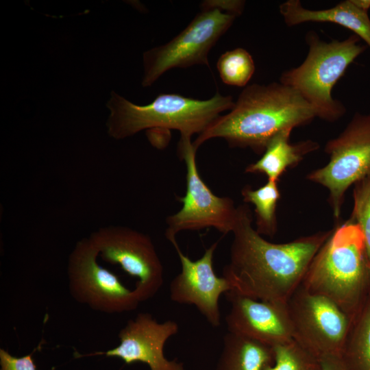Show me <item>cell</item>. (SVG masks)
Listing matches in <instances>:
<instances>
[{
    "label": "cell",
    "mask_w": 370,
    "mask_h": 370,
    "mask_svg": "<svg viewBox=\"0 0 370 370\" xmlns=\"http://www.w3.org/2000/svg\"><path fill=\"white\" fill-rule=\"evenodd\" d=\"M252 221L249 208L238 206L230 262L223 268V276L230 282L232 292L286 304L332 230L273 243L262 237L253 227Z\"/></svg>",
    "instance_id": "cell-1"
},
{
    "label": "cell",
    "mask_w": 370,
    "mask_h": 370,
    "mask_svg": "<svg viewBox=\"0 0 370 370\" xmlns=\"http://www.w3.org/2000/svg\"><path fill=\"white\" fill-rule=\"evenodd\" d=\"M316 115L310 106L292 88L281 82L247 85L233 108L199 134L193 146L222 138L229 146L249 147L262 153L270 140L285 130L310 123Z\"/></svg>",
    "instance_id": "cell-2"
},
{
    "label": "cell",
    "mask_w": 370,
    "mask_h": 370,
    "mask_svg": "<svg viewBox=\"0 0 370 370\" xmlns=\"http://www.w3.org/2000/svg\"><path fill=\"white\" fill-rule=\"evenodd\" d=\"M301 285L331 300L353 321L370 296V258L357 223L349 219L332 230Z\"/></svg>",
    "instance_id": "cell-3"
},
{
    "label": "cell",
    "mask_w": 370,
    "mask_h": 370,
    "mask_svg": "<svg viewBox=\"0 0 370 370\" xmlns=\"http://www.w3.org/2000/svg\"><path fill=\"white\" fill-rule=\"evenodd\" d=\"M234 105L231 95L219 92L204 100L162 93L150 103L139 106L112 91L107 103L110 112L106 123L108 133L115 139H123L144 130H175L181 137L191 138L205 131Z\"/></svg>",
    "instance_id": "cell-4"
},
{
    "label": "cell",
    "mask_w": 370,
    "mask_h": 370,
    "mask_svg": "<svg viewBox=\"0 0 370 370\" xmlns=\"http://www.w3.org/2000/svg\"><path fill=\"white\" fill-rule=\"evenodd\" d=\"M353 34L343 40H322L314 31L306 35L308 52L298 66L284 71L280 82L295 91L310 106L316 117L329 122L341 119L345 106L332 90L348 66L366 49Z\"/></svg>",
    "instance_id": "cell-5"
},
{
    "label": "cell",
    "mask_w": 370,
    "mask_h": 370,
    "mask_svg": "<svg viewBox=\"0 0 370 370\" xmlns=\"http://www.w3.org/2000/svg\"><path fill=\"white\" fill-rule=\"evenodd\" d=\"M190 23L166 43L143 53V87L152 86L166 72L194 65L210 68L208 53L236 16L217 8H201Z\"/></svg>",
    "instance_id": "cell-6"
},
{
    "label": "cell",
    "mask_w": 370,
    "mask_h": 370,
    "mask_svg": "<svg viewBox=\"0 0 370 370\" xmlns=\"http://www.w3.org/2000/svg\"><path fill=\"white\" fill-rule=\"evenodd\" d=\"M325 152L328 164L306 178L328 189L333 215L339 219L346 191L370 172V114L356 112L344 130L327 142Z\"/></svg>",
    "instance_id": "cell-7"
},
{
    "label": "cell",
    "mask_w": 370,
    "mask_h": 370,
    "mask_svg": "<svg viewBox=\"0 0 370 370\" xmlns=\"http://www.w3.org/2000/svg\"><path fill=\"white\" fill-rule=\"evenodd\" d=\"M191 138L180 137L178 148L186 166V192L180 201L182 208L166 218L165 235L173 245L176 234L184 230L214 227L226 234L232 232L238 218V207L227 197L215 195L200 177L196 151Z\"/></svg>",
    "instance_id": "cell-8"
},
{
    "label": "cell",
    "mask_w": 370,
    "mask_h": 370,
    "mask_svg": "<svg viewBox=\"0 0 370 370\" xmlns=\"http://www.w3.org/2000/svg\"><path fill=\"white\" fill-rule=\"evenodd\" d=\"M99 251L90 238L79 240L71 252L67 265L72 297L90 308L105 313L135 310L140 302L134 289L125 287L112 272L101 267Z\"/></svg>",
    "instance_id": "cell-9"
},
{
    "label": "cell",
    "mask_w": 370,
    "mask_h": 370,
    "mask_svg": "<svg viewBox=\"0 0 370 370\" xmlns=\"http://www.w3.org/2000/svg\"><path fill=\"white\" fill-rule=\"evenodd\" d=\"M286 304L298 343L319 359L341 356L352 321L336 304L301 285Z\"/></svg>",
    "instance_id": "cell-10"
},
{
    "label": "cell",
    "mask_w": 370,
    "mask_h": 370,
    "mask_svg": "<svg viewBox=\"0 0 370 370\" xmlns=\"http://www.w3.org/2000/svg\"><path fill=\"white\" fill-rule=\"evenodd\" d=\"M89 238L103 260L120 265L129 275L138 279L134 290L140 302L154 296L163 285V267L147 234L130 227L112 225L99 228Z\"/></svg>",
    "instance_id": "cell-11"
},
{
    "label": "cell",
    "mask_w": 370,
    "mask_h": 370,
    "mask_svg": "<svg viewBox=\"0 0 370 370\" xmlns=\"http://www.w3.org/2000/svg\"><path fill=\"white\" fill-rule=\"evenodd\" d=\"M180 258L182 270L170 284V297L179 304L195 306L213 327L221 323L219 300L222 293L230 291L231 285L223 276L218 277L213 269L214 253L218 243L206 249L201 258L191 260L173 245Z\"/></svg>",
    "instance_id": "cell-12"
},
{
    "label": "cell",
    "mask_w": 370,
    "mask_h": 370,
    "mask_svg": "<svg viewBox=\"0 0 370 370\" xmlns=\"http://www.w3.org/2000/svg\"><path fill=\"white\" fill-rule=\"evenodd\" d=\"M178 330L174 321L159 323L149 313L141 312L120 330L117 347L95 354L119 358L126 364L143 362L150 370H185L182 362L169 360L164 354L165 343Z\"/></svg>",
    "instance_id": "cell-13"
},
{
    "label": "cell",
    "mask_w": 370,
    "mask_h": 370,
    "mask_svg": "<svg viewBox=\"0 0 370 370\" xmlns=\"http://www.w3.org/2000/svg\"><path fill=\"white\" fill-rule=\"evenodd\" d=\"M231 309L225 317L227 330L270 347L293 338L286 304L261 301L229 291Z\"/></svg>",
    "instance_id": "cell-14"
},
{
    "label": "cell",
    "mask_w": 370,
    "mask_h": 370,
    "mask_svg": "<svg viewBox=\"0 0 370 370\" xmlns=\"http://www.w3.org/2000/svg\"><path fill=\"white\" fill-rule=\"evenodd\" d=\"M279 10L288 26L308 22L336 23L352 31L370 49V18L368 12L356 7L352 0L317 10L304 8L299 0H288L280 5Z\"/></svg>",
    "instance_id": "cell-15"
},
{
    "label": "cell",
    "mask_w": 370,
    "mask_h": 370,
    "mask_svg": "<svg viewBox=\"0 0 370 370\" xmlns=\"http://www.w3.org/2000/svg\"><path fill=\"white\" fill-rule=\"evenodd\" d=\"M292 130H285L273 136L266 146L262 157L249 164L245 172L262 173L268 180L278 182L289 168L298 164L308 153L319 149V145L312 140L290 142Z\"/></svg>",
    "instance_id": "cell-16"
},
{
    "label": "cell",
    "mask_w": 370,
    "mask_h": 370,
    "mask_svg": "<svg viewBox=\"0 0 370 370\" xmlns=\"http://www.w3.org/2000/svg\"><path fill=\"white\" fill-rule=\"evenodd\" d=\"M273 363L271 347L228 332L223 337L216 370H262Z\"/></svg>",
    "instance_id": "cell-17"
},
{
    "label": "cell",
    "mask_w": 370,
    "mask_h": 370,
    "mask_svg": "<svg viewBox=\"0 0 370 370\" xmlns=\"http://www.w3.org/2000/svg\"><path fill=\"white\" fill-rule=\"evenodd\" d=\"M341 356L349 370H370V296L352 321Z\"/></svg>",
    "instance_id": "cell-18"
},
{
    "label": "cell",
    "mask_w": 370,
    "mask_h": 370,
    "mask_svg": "<svg viewBox=\"0 0 370 370\" xmlns=\"http://www.w3.org/2000/svg\"><path fill=\"white\" fill-rule=\"evenodd\" d=\"M245 202L254 206L256 231L273 237L277 232V204L280 198L278 182L268 180L262 186L252 189L245 186L241 191Z\"/></svg>",
    "instance_id": "cell-19"
},
{
    "label": "cell",
    "mask_w": 370,
    "mask_h": 370,
    "mask_svg": "<svg viewBox=\"0 0 370 370\" xmlns=\"http://www.w3.org/2000/svg\"><path fill=\"white\" fill-rule=\"evenodd\" d=\"M217 69L224 84L245 87L256 67L251 55L246 49L238 47L223 53L217 62Z\"/></svg>",
    "instance_id": "cell-20"
},
{
    "label": "cell",
    "mask_w": 370,
    "mask_h": 370,
    "mask_svg": "<svg viewBox=\"0 0 370 370\" xmlns=\"http://www.w3.org/2000/svg\"><path fill=\"white\" fill-rule=\"evenodd\" d=\"M273 363L262 370H321V360L294 338L272 347Z\"/></svg>",
    "instance_id": "cell-21"
},
{
    "label": "cell",
    "mask_w": 370,
    "mask_h": 370,
    "mask_svg": "<svg viewBox=\"0 0 370 370\" xmlns=\"http://www.w3.org/2000/svg\"><path fill=\"white\" fill-rule=\"evenodd\" d=\"M353 202L350 219L358 225L370 258V172L354 184Z\"/></svg>",
    "instance_id": "cell-22"
},
{
    "label": "cell",
    "mask_w": 370,
    "mask_h": 370,
    "mask_svg": "<svg viewBox=\"0 0 370 370\" xmlns=\"http://www.w3.org/2000/svg\"><path fill=\"white\" fill-rule=\"evenodd\" d=\"M0 370H36L31 354L17 358L2 348L0 349Z\"/></svg>",
    "instance_id": "cell-23"
},
{
    "label": "cell",
    "mask_w": 370,
    "mask_h": 370,
    "mask_svg": "<svg viewBox=\"0 0 370 370\" xmlns=\"http://www.w3.org/2000/svg\"><path fill=\"white\" fill-rule=\"evenodd\" d=\"M245 1L238 0L219 1L210 0L203 1L201 8H217L223 12L239 16L242 14L245 8Z\"/></svg>",
    "instance_id": "cell-24"
},
{
    "label": "cell",
    "mask_w": 370,
    "mask_h": 370,
    "mask_svg": "<svg viewBox=\"0 0 370 370\" xmlns=\"http://www.w3.org/2000/svg\"><path fill=\"white\" fill-rule=\"evenodd\" d=\"M320 360L321 370H349L341 356H325Z\"/></svg>",
    "instance_id": "cell-25"
},
{
    "label": "cell",
    "mask_w": 370,
    "mask_h": 370,
    "mask_svg": "<svg viewBox=\"0 0 370 370\" xmlns=\"http://www.w3.org/2000/svg\"><path fill=\"white\" fill-rule=\"evenodd\" d=\"M354 5L359 9L368 12L370 9V0H352Z\"/></svg>",
    "instance_id": "cell-26"
}]
</instances>
